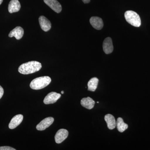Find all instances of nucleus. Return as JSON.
Instances as JSON below:
<instances>
[{
	"label": "nucleus",
	"mask_w": 150,
	"mask_h": 150,
	"mask_svg": "<svg viewBox=\"0 0 150 150\" xmlns=\"http://www.w3.org/2000/svg\"><path fill=\"white\" fill-rule=\"evenodd\" d=\"M42 67L41 63L36 61H31L22 64L18 68V72L24 75L29 74L38 71Z\"/></svg>",
	"instance_id": "f257e3e1"
},
{
	"label": "nucleus",
	"mask_w": 150,
	"mask_h": 150,
	"mask_svg": "<svg viewBox=\"0 0 150 150\" xmlns=\"http://www.w3.org/2000/svg\"><path fill=\"white\" fill-rule=\"evenodd\" d=\"M51 78L47 76L36 78L31 82L30 86L32 89H41L48 86L51 83Z\"/></svg>",
	"instance_id": "f03ea898"
},
{
	"label": "nucleus",
	"mask_w": 150,
	"mask_h": 150,
	"mask_svg": "<svg viewBox=\"0 0 150 150\" xmlns=\"http://www.w3.org/2000/svg\"><path fill=\"white\" fill-rule=\"evenodd\" d=\"M125 19L127 22L135 27H140L141 25V20L139 16L132 11H128L124 14Z\"/></svg>",
	"instance_id": "7ed1b4c3"
},
{
	"label": "nucleus",
	"mask_w": 150,
	"mask_h": 150,
	"mask_svg": "<svg viewBox=\"0 0 150 150\" xmlns=\"http://www.w3.org/2000/svg\"><path fill=\"white\" fill-rule=\"evenodd\" d=\"M61 94L55 92H51L47 95L44 100L43 103L45 104H53L61 98Z\"/></svg>",
	"instance_id": "20e7f679"
},
{
	"label": "nucleus",
	"mask_w": 150,
	"mask_h": 150,
	"mask_svg": "<svg viewBox=\"0 0 150 150\" xmlns=\"http://www.w3.org/2000/svg\"><path fill=\"white\" fill-rule=\"evenodd\" d=\"M53 117H49L42 120L36 126V128L38 131H43L51 126L54 121Z\"/></svg>",
	"instance_id": "39448f33"
},
{
	"label": "nucleus",
	"mask_w": 150,
	"mask_h": 150,
	"mask_svg": "<svg viewBox=\"0 0 150 150\" xmlns=\"http://www.w3.org/2000/svg\"><path fill=\"white\" fill-rule=\"evenodd\" d=\"M44 3L57 13L62 11V6L57 0H43Z\"/></svg>",
	"instance_id": "423d86ee"
},
{
	"label": "nucleus",
	"mask_w": 150,
	"mask_h": 150,
	"mask_svg": "<svg viewBox=\"0 0 150 150\" xmlns=\"http://www.w3.org/2000/svg\"><path fill=\"white\" fill-rule=\"evenodd\" d=\"M69 132L65 129H61L57 131L55 136V142L57 144L62 143L68 137Z\"/></svg>",
	"instance_id": "0eeeda50"
},
{
	"label": "nucleus",
	"mask_w": 150,
	"mask_h": 150,
	"mask_svg": "<svg viewBox=\"0 0 150 150\" xmlns=\"http://www.w3.org/2000/svg\"><path fill=\"white\" fill-rule=\"evenodd\" d=\"M103 48L105 54H108L112 53L113 50L112 40L110 37L105 38L103 41Z\"/></svg>",
	"instance_id": "6e6552de"
},
{
	"label": "nucleus",
	"mask_w": 150,
	"mask_h": 150,
	"mask_svg": "<svg viewBox=\"0 0 150 150\" xmlns=\"http://www.w3.org/2000/svg\"><path fill=\"white\" fill-rule=\"evenodd\" d=\"M39 22L41 29L45 32H47L51 29V24L50 21L46 17L41 16L39 18Z\"/></svg>",
	"instance_id": "1a4fd4ad"
},
{
	"label": "nucleus",
	"mask_w": 150,
	"mask_h": 150,
	"mask_svg": "<svg viewBox=\"0 0 150 150\" xmlns=\"http://www.w3.org/2000/svg\"><path fill=\"white\" fill-rule=\"evenodd\" d=\"M23 118V115L21 114H18L14 116L9 124V128L11 129H15L22 122Z\"/></svg>",
	"instance_id": "9d476101"
},
{
	"label": "nucleus",
	"mask_w": 150,
	"mask_h": 150,
	"mask_svg": "<svg viewBox=\"0 0 150 150\" xmlns=\"http://www.w3.org/2000/svg\"><path fill=\"white\" fill-rule=\"evenodd\" d=\"M24 34V30L20 26H17L11 30L8 36L12 38L15 37L17 40L21 39Z\"/></svg>",
	"instance_id": "9b49d317"
},
{
	"label": "nucleus",
	"mask_w": 150,
	"mask_h": 150,
	"mask_svg": "<svg viewBox=\"0 0 150 150\" xmlns=\"http://www.w3.org/2000/svg\"><path fill=\"white\" fill-rule=\"evenodd\" d=\"M90 22L92 26L96 29L99 30L103 27V23L102 19L98 17H92L90 19Z\"/></svg>",
	"instance_id": "f8f14e48"
},
{
	"label": "nucleus",
	"mask_w": 150,
	"mask_h": 150,
	"mask_svg": "<svg viewBox=\"0 0 150 150\" xmlns=\"http://www.w3.org/2000/svg\"><path fill=\"white\" fill-rule=\"evenodd\" d=\"M20 3L18 0H11L8 4V10L10 13L17 12L20 10Z\"/></svg>",
	"instance_id": "ddd939ff"
},
{
	"label": "nucleus",
	"mask_w": 150,
	"mask_h": 150,
	"mask_svg": "<svg viewBox=\"0 0 150 150\" xmlns=\"http://www.w3.org/2000/svg\"><path fill=\"white\" fill-rule=\"evenodd\" d=\"M95 102L92 98L89 97L87 98H84L81 99V104L82 106L85 108L88 109H91L94 106Z\"/></svg>",
	"instance_id": "4468645a"
},
{
	"label": "nucleus",
	"mask_w": 150,
	"mask_h": 150,
	"mask_svg": "<svg viewBox=\"0 0 150 150\" xmlns=\"http://www.w3.org/2000/svg\"><path fill=\"white\" fill-rule=\"evenodd\" d=\"M104 119L107 123L108 128L110 130H112L116 127V121L113 115L108 114L105 116Z\"/></svg>",
	"instance_id": "2eb2a0df"
},
{
	"label": "nucleus",
	"mask_w": 150,
	"mask_h": 150,
	"mask_svg": "<svg viewBox=\"0 0 150 150\" xmlns=\"http://www.w3.org/2000/svg\"><path fill=\"white\" fill-rule=\"evenodd\" d=\"M116 126L118 131L121 133L124 132L128 128V124L124 123L123 118L120 117L118 118L116 121Z\"/></svg>",
	"instance_id": "dca6fc26"
},
{
	"label": "nucleus",
	"mask_w": 150,
	"mask_h": 150,
	"mask_svg": "<svg viewBox=\"0 0 150 150\" xmlns=\"http://www.w3.org/2000/svg\"><path fill=\"white\" fill-rule=\"evenodd\" d=\"M98 81V79L96 77L92 78L91 79L88 83V90L91 91H95L97 88Z\"/></svg>",
	"instance_id": "f3484780"
},
{
	"label": "nucleus",
	"mask_w": 150,
	"mask_h": 150,
	"mask_svg": "<svg viewBox=\"0 0 150 150\" xmlns=\"http://www.w3.org/2000/svg\"><path fill=\"white\" fill-rule=\"evenodd\" d=\"M0 150H16V149L7 146L0 147Z\"/></svg>",
	"instance_id": "a211bd4d"
},
{
	"label": "nucleus",
	"mask_w": 150,
	"mask_h": 150,
	"mask_svg": "<svg viewBox=\"0 0 150 150\" xmlns=\"http://www.w3.org/2000/svg\"><path fill=\"white\" fill-rule=\"evenodd\" d=\"M4 93V89L0 86V99L2 97Z\"/></svg>",
	"instance_id": "6ab92c4d"
},
{
	"label": "nucleus",
	"mask_w": 150,
	"mask_h": 150,
	"mask_svg": "<svg viewBox=\"0 0 150 150\" xmlns=\"http://www.w3.org/2000/svg\"><path fill=\"white\" fill-rule=\"evenodd\" d=\"M82 1L84 4H88L90 2V0H82Z\"/></svg>",
	"instance_id": "aec40b11"
},
{
	"label": "nucleus",
	"mask_w": 150,
	"mask_h": 150,
	"mask_svg": "<svg viewBox=\"0 0 150 150\" xmlns=\"http://www.w3.org/2000/svg\"><path fill=\"white\" fill-rule=\"evenodd\" d=\"M3 1V0H0V5L2 3Z\"/></svg>",
	"instance_id": "412c9836"
},
{
	"label": "nucleus",
	"mask_w": 150,
	"mask_h": 150,
	"mask_svg": "<svg viewBox=\"0 0 150 150\" xmlns=\"http://www.w3.org/2000/svg\"><path fill=\"white\" fill-rule=\"evenodd\" d=\"M61 93H62V94H64V91H62L61 92Z\"/></svg>",
	"instance_id": "4be33fe9"
},
{
	"label": "nucleus",
	"mask_w": 150,
	"mask_h": 150,
	"mask_svg": "<svg viewBox=\"0 0 150 150\" xmlns=\"http://www.w3.org/2000/svg\"><path fill=\"white\" fill-rule=\"evenodd\" d=\"M97 103H99V102H98H98H97Z\"/></svg>",
	"instance_id": "5701e85b"
}]
</instances>
